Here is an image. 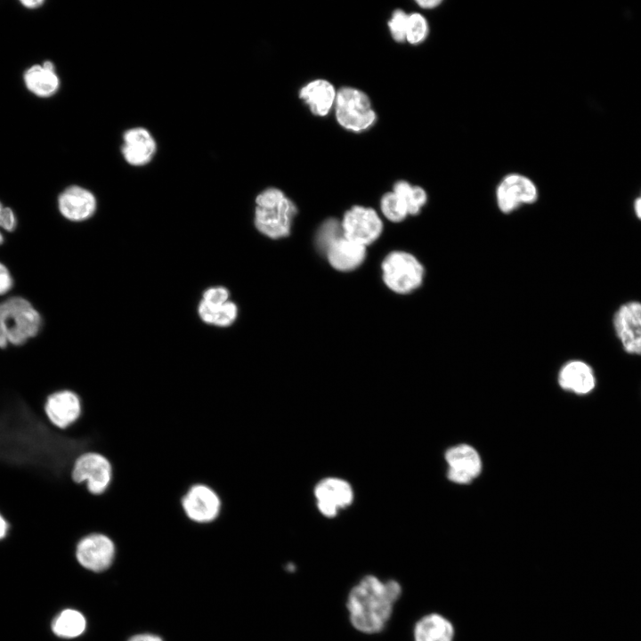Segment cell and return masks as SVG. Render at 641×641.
I'll list each match as a JSON object with an SVG mask.
<instances>
[{"mask_svg": "<svg viewBox=\"0 0 641 641\" xmlns=\"http://www.w3.org/2000/svg\"><path fill=\"white\" fill-rule=\"evenodd\" d=\"M402 591L401 584L394 580L383 581L371 574L362 577L350 589L346 600L351 625L364 634L382 632Z\"/></svg>", "mask_w": 641, "mask_h": 641, "instance_id": "6da1fadb", "label": "cell"}, {"mask_svg": "<svg viewBox=\"0 0 641 641\" xmlns=\"http://www.w3.org/2000/svg\"><path fill=\"white\" fill-rule=\"evenodd\" d=\"M42 325L39 312L25 298L14 296L0 303V347L20 345L36 337Z\"/></svg>", "mask_w": 641, "mask_h": 641, "instance_id": "7a4b0ae2", "label": "cell"}, {"mask_svg": "<svg viewBox=\"0 0 641 641\" xmlns=\"http://www.w3.org/2000/svg\"><path fill=\"white\" fill-rule=\"evenodd\" d=\"M255 224L256 229L271 239H280L290 232L296 207L282 191L267 188L256 199Z\"/></svg>", "mask_w": 641, "mask_h": 641, "instance_id": "3957f363", "label": "cell"}, {"mask_svg": "<svg viewBox=\"0 0 641 641\" xmlns=\"http://www.w3.org/2000/svg\"><path fill=\"white\" fill-rule=\"evenodd\" d=\"M334 110L339 126L353 133L369 129L377 119L367 93L352 86H343L337 91Z\"/></svg>", "mask_w": 641, "mask_h": 641, "instance_id": "277c9868", "label": "cell"}, {"mask_svg": "<svg viewBox=\"0 0 641 641\" xmlns=\"http://www.w3.org/2000/svg\"><path fill=\"white\" fill-rule=\"evenodd\" d=\"M386 287L398 294H408L418 288L424 280L425 269L412 254L393 251L381 264Z\"/></svg>", "mask_w": 641, "mask_h": 641, "instance_id": "5b68a950", "label": "cell"}, {"mask_svg": "<svg viewBox=\"0 0 641 641\" xmlns=\"http://www.w3.org/2000/svg\"><path fill=\"white\" fill-rule=\"evenodd\" d=\"M113 477L110 461L102 454L86 451L75 459L71 479L77 484L85 485L89 493L101 495L110 487Z\"/></svg>", "mask_w": 641, "mask_h": 641, "instance_id": "8992f818", "label": "cell"}, {"mask_svg": "<svg viewBox=\"0 0 641 641\" xmlns=\"http://www.w3.org/2000/svg\"><path fill=\"white\" fill-rule=\"evenodd\" d=\"M181 504L186 517L197 524L214 523L222 511L220 496L204 483L191 485L183 496Z\"/></svg>", "mask_w": 641, "mask_h": 641, "instance_id": "52a82bcc", "label": "cell"}, {"mask_svg": "<svg viewBox=\"0 0 641 641\" xmlns=\"http://www.w3.org/2000/svg\"><path fill=\"white\" fill-rule=\"evenodd\" d=\"M116 549V543L109 535L91 532L79 539L76 546V557L85 569L100 572L111 565Z\"/></svg>", "mask_w": 641, "mask_h": 641, "instance_id": "ba28073f", "label": "cell"}, {"mask_svg": "<svg viewBox=\"0 0 641 641\" xmlns=\"http://www.w3.org/2000/svg\"><path fill=\"white\" fill-rule=\"evenodd\" d=\"M341 225L344 237L365 247L377 240L383 231L377 213L361 206H353L346 211Z\"/></svg>", "mask_w": 641, "mask_h": 641, "instance_id": "9c48e42d", "label": "cell"}, {"mask_svg": "<svg viewBox=\"0 0 641 641\" xmlns=\"http://www.w3.org/2000/svg\"><path fill=\"white\" fill-rule=\"evenodd\" d=\"M538 199V189L527 176L509 174L498 184L496 201L499 209L509 214L522 205L532 204Z\"/></svg>", "mask_w": 641, "mask_h": 641, "instance_id": "30bf717a", "label": "cell"}, {"mask_svg": "<svg viewBox=\"0 0 641 641\" xmlns=\"http://www.w3.org/2000/svg\"><path fill=\"white\" fill-rule=\"evenodd\" d=\"M613 324L625 352L641 355V303L629 301L621 304L613 315Z\"/></svg>", "mask_w": 641, "mask_h": 641, "instance_id": "8fae6325", "label": "cell"}, {"mask_svg": "<svg viewBox=\"0 0 641 641\" xmlns=\"http://www.w3.org/2000/svg\"><path fill=\"white\" fill-rule=\"evenodd\" d=\"M45 412L53 426L63 431L81 418L82 402L79 395L72 390H57L48 395Z\"/></svg>", "mask_w": 641, "mask_h": 641, "instance_id": "7c38bea8", "label": "cell"}, {"mask_svg": "<svg viewBox=\"0 0 641 641\" xmlns=\"http://www.w3.org/2000/svg\"><path fill=\"white\" fill-rule=\"evenodd\" d=\"M445 459L449 467L448 478L453 483H469L481 472V458L469 445L460 444L449 449Z\"/></svg>", "mask_w": 641, "mask_h": 641, "instance_id": "4fadbf2b", "label": "cell"}, {"mask_svg": "<svg viewBox=\"0 0 641 641\" xmlns=\"http://www.w3.org/2000/svg\"><path fill=\"white\" fill-rule=\"evenodd\" d=\"M156 150V141L148 129L133 127L125 132L121 152L129 165L142 166L150 163Z\"/></svg>", "mask_w": 641, "mask_h": 641, "instance_id": "5bb4252c", "label": "cell"}, {"mask_svg": "<svg viewBox=\"0 0 641 641\" xmlns=\"http://www.w3.org/2000/svg\"><path fill=\"white\" fill-rule=\"evenodd\" d=\"M96 199L88 190L73 185L65 189L59 196L58 207L68 220L79 222L90 218L96 209Z\"/></svg>", "mask_w": 641, "mask_h": 641, "instance_id": "9a60e30c", "label": "cell"}, {"mask_svg": "<svg viewBox=\"0 0 641 641\" xmlns=\"http://www.w3.org/2000/svg\"><path fill=\"white\" fill-rule=\"evenodd\" d=\"M315 496L320 513L333 517L339 508L351 504L353 491L348 483L337 478H328L317 485Z\"/></svg>", "mask_w": 641, "mask_h": 641, "instance_id": "2e32d148", "label": "cell"}, {"mask_svg": "<svg viewBox=\"0 0 641 641\" xmlns=\"http://www.w3.org/2000/svg\"><path fill=\"white\" fill-rule=\"evenodd\" d=\"M337 93L335 86L329 81L318 78L300 88L299 98L309 107L313 115L325 117L335 106Z\"/></svg>", "mask_w": 641, "mask_h": 641, "instance_id": "e0dca14e", "label": "cell"}, {"mask_svg": "<svg viewBox=\"0 0 641 641\" xmlns=\"http://www.w3.org/2000/svg\"><path fill=\"white\" fill-rule=\"evenodd\" d=\"M330 265L337 271L349 272L365 259L366 247L341 236L326 251Z\"/></svg>", "mask_w": 641, "mask_h": 641, "instance_id": "ac0fdd59", "label": "cell"}, {"mask_svg": "<svg viewBox=\"0 0 641 641\" xmlns=\"http://www.w3.org/2000/svg\"><path fill=\"white\" fill-rule=\"evenodd\" d=\"M558 382L562 388L578 394L591 392L596 385L592 368L582 361H571L560 369Z\"/></svg>", "mask_w": 641, "mask_h": 641, "instance_id": "d6986e66", "label": "cell"}, {"mask_svg": "<svg viewBox=\"0 0 641 641\" xmlns=\"http://www.w3.org/2000/svg\"><path fill=\"white\" fill-rule=\"evenodd\" d=\"M454 627L444 616L429 613L419 619L414 626V641H453Z\"/></svg>", "mask_w": 641, "mask_h": 641, "instance_id": "ffe728a7", "label": "cell"}, {"mask_svg": "<svg viewBox=\"0 0 641 641\" xmlns=\"http://www.w3.org/2000/svg\"><path fill=\"white\" fill-rule=\"evenodd\" d=\"M27 88L39 97H49L54 94L60 85L55 73L54 65L46 61L40 65H34L24 73Z\"/></svg>", "mask_w": 641, "mask_h": 641, "instance_id": "44dd1931", "label": "cell"}, {"mask_svg": "<svg viewBox=\"0 0 641 641\" xmlns=\"http://www.w3.org/2000/svg\"><path fill=\"white\" fill-rule=\"evenodd\" d=\"M86 628V620L78 611L66 609L60 613L52 623L53 633L63 638H74L83 634Z\"/></svg>", "mask_w": 641, "mask_h": 641, "instance_id": "7402d4cb", "label": "cell"}, {"mask_svg": "<svg viewBox=\"0 0 641 641\" xmlns=\"http://www.w3.org/2000/svg\"><path fill=\"white\" fill-rule=\"evenodd\" d=\"M237 313L236 304L230 301L219 305H211L201 301L199 306L200 319L206 323L219 327H227L232 324L237 318Z\"/></svg>", "mask_w": 641, "mask_h": 641, "instance_id": "603a6c76", "label": "cell"}, {"mask_svg": "<svg viewBox=\"0 0 641 641\" xmlns=\"http://www.w3.org/2000/svg\"><path fill=\"white\" fill-rule=\"evenodd\" d=\"M393 192L406 204L409 215H418L427 201V194L420 186L401 180L394 183Z\"/></svg>", "mask_w": 641, "mask_h": 641, "instance_id": "cb8c5ba5", "label": "cell"}, {"mask_svg": "<svg viewBox=\"0 0 641 641\" xmlns=\"http://www.w3.org/2000/svg\"><path fill=\"white\" fill-rule=\"evenodd\" d=\"M380 207L383 215L391 222H402L409 215L405 202L393 191L383 195Z\"/></svg>", "mask_w": 641, "mask_h": 641, "instance_id": "d4e9b609", "label": "cell"}, {"mask_svg": "<svg viewBox=\"0 0 641 641\" xmlns=\"http://www.w3.org/2000/svg\"><path fill=\"white\" fill-rule=\"evenodd\" d=\"M429 27L426 19L418 12L409 14L406 41L411 45H418L428 36Z\"/></svg>", "mask_w": 641, "mask_h": 641, "instance_id": "484cf974", "label": "cell"}, {"mask_svg": "<svg viewBox=\"0 0 641 641\" xmlns=\"http://www.w3.org/2000/svg\"><path fill=\"white\" fill-rule=\"evenodd\" d=\"M341 236H343L341 223L339 224L336 219H329L320 228L317 242L321 250L327 251L329 247Z\"/></svg>", "mask_w": 641, "mask_h": 641, "instance_id": "4316f807", "label": "cell"}, {"mask_svg": "<svg viewBox=\"0 0 641 641\" xmlns=\"http://www.w3.org/2000/svg\"><path fill=\"white\" fill-rule=\"evenodd\" d=\"M408 17L409 14L405 12L401 9H396L393 12L391 19L388 20L387 25L390 34L394 40L398 43L406 40Z\"/></svg>", "mask_w": 641, "mask_h": 641, "instance_id": "83f0119b", "label": "cell"}, {"mask_svg": "<svg viewBox=\"0 0 641 641\" xmlns=\"http://www.w3.org/2000/svg\"><path fill=\"white\" fill-rule=\"evenodd\" d=\"M228 299L229 291L223 287H215L204 292L202 302L211 305H219L228 302Z\"/></svg>", "mask_w": 641, "mask_h": 641, "instance_id": "f1b7e54d", "label": "cell"}, {"mask_svg": "<svg viewBox=\"0 0 641 641\" xmlns=\"http://www.w3.org/2000/svg\"><path fill=\"white\" fill-rule=\"evenodd\" d=\"M17 220L13 211L10 207H4L0 214V228L12 231L16 227Z\"/></svg>", "mask_w": 641, "mask_h": 641, "instance_id": "f546056e", "label": "cell"}, {"mask_svg": "<svg viewBox=\"0 0 641 641\" xmlns=\"http://www.w3.org/2000/svg\"><path fill=\"white\" fill-rule=\"evenodd\" d=\"M12 275L5 265L0 263V295L7 293L12 287Z\"/></svg>", "mask_w": 641, "mask_h": 641, "instance_id": "4dcf8cb0", "label": "cell"}, {"mask_svg": "<svg viewBox=\"0 0 641 641\" xmlns=\"http://www.w3.org/2000/svg\"><path fill=\"white\" fill-rule=\"evenodd\" d=\"M128 641H163L162 638L157 635L150 633H142L133 636Z\"/></svg>", "mask_w": 641, "mask_h": 641, "instance_id": "1f68e13d", "label": "cell"}, {"mask_svg": "<svg viewBox=\"0 0 641 641\" xmlns=\"http://www.w3.org/2000/svg\"><path fill=\"white\" fill-rule=\"evenodd\" d=\"M416 3L421 8L432 9V8H435L436 6L441 4L442 1H440V0H418V1H416Z\"/></svg>", "mask_w": 641, "mask_h": 641, "instance_id": "d6a6232c", "label": "cell"}, {"mask_svg": "<svg viewBox=\"0 0 641 641\" xmlns=\"http://www.w3.org/2000/svg\"><path fill=\"white\" fill-rule=\"evenodd\" d=\"M8 529V524L5 519L0 515V540L5 537Z\"/></svg>", "mask_w": 641, "mask_h": 641, "instance_id": "836d02e7", "label": "cell"}, {"mask_svg": "<svg viewBox=\"0 0 641 641\" xmlns=\"http://www.w3.org/2000/svg\"><path fill=\"white\" fill-rule=\"evenodd\" d=\"M20 3H21V4H23L25 7H28V8L38 7V6H40V5H42V4H44V2H43V1H40V0H36V1H32V0H29V1H21Z\"/></svg>", "mask_w": 641, "mask_h": 641, "instance_id": "e575fe53", "label": "cell"}, {"mask_svg": "<svg viewBox=\"0 0 641 641\" xmlns=\"http://www.w3.org/2000/svg\"><path fill=\"white\" fill-rule=\"evenodd\" d=\"M634 209L636 215L641 220V197L635 201Z\"/></svg>", "mask_w": 641, "mask_h": 641, "instance_id": "d590c367", "label": "cell"}, {"mask_svg": "<svg viewBox=\"0 0 641 641\" xmlns=\"http://www.w3.org/2000/svg\"><path fill=\"white\" fill-rule=\"evenodd\" d=\"M3 242H4V237H3L2 233L0 232V244H2Z\"/></svg>", "mask_w": 641, "mask_h": 641, "instance_id": "8d00e7d4", "label": "cell"}, {"mask_svg": "<svg viewBox=\"0 0 641 641\" xmlns=\"http://www.w3.org/2000/svg\"><path fill=\"white\" fill-rule=\"evenodd\" d=\"M4 207H3L2 203L0 202V214L2 213Z\"/></svg>", "mask_w": 641, "mask_h": 641, "instance_id": "74e56055", "label": "cell"}]
</instances>
